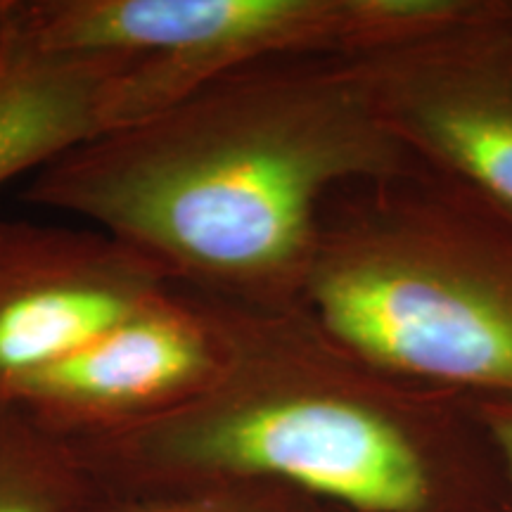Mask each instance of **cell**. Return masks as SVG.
<instances>
[{
	"label": "cell",
	"instance_id": "6",
	"mask_svg": "<svg viewBox=\"0 0 512 512\" xmlns=\"http://www.w3.org/2000/svg\"><path fill=\"white\" fill-rule=\"evenodd\" d=\"M221 363L209 302L174 285L29 377L3 406L69 441L100 439L174 413L216 380Z\"/></svg>",
	"mask_w": 512,
	"mask_h": 512
},
{
	"label": "cell",
	"instance_id": "1",
	"mask_svg": "<svg viewBox=\"0 0 512 512\" xmlns=\"http://www.w3.org/2000/svg\"><path fill=\"white\" fill-rule=\"evenodd\" d=\"M420 164L347 55L273 57L72 147L27 200L93 221L183 290L273 309L302 302L332 192Z\"/></svg>",
	"mask_w": 512,
	"mask_h": 512
},
{
	"label": "cell",
	"instance_id": "2",
	"mask_svg": "<svg viewBox=\"0 0 512 512\" xmlns=\"http://www.w3.org/2000/svg\"><path fill=\"white\" fill-rule=\"evenodd\" d=\"M204 299L223 339L219 375L164 418L72 441L100 486L259 479L344 512L508 508L501 458L472 396L389 373L302 302Z\"/></svg>",
	"mask_w": 512,
	"mask_h": 512
},
{
	"label": "cell",
	"instance_id": "3",
	"mask_svg": "<svg viewBox=\"0 0 512 512\" xmlns=\"http://www.w3.org/2000/svg\"><path fill=\"white\" fill-rule=\"evenodd\" d=\"M302 304L389 373L512 399V216L430 166L332 192Z\"/></svg>",
	"mask_w": 512,
	"mask_h": 512
},
{
	"label": "cell",
	"instance_id": "5",
	"mask_svg": "<svg viewBox=\"0 0 512 512\" xmlns=\"http://www.w3.org/2000/svg\"><path fill=\"white\" fill-rule=\"evenodd\" d=\"M510 3L486 0L453 27L347 57L418 162L512 216V67L498 41Z\"/></svg>",
	"mask_w": 512,
	"mask_h": 512
},
{
	"label": "cell",
	"instance_id": "4",
	"mask_svg": "<svg viewBox=\"0 0 512 512\" xmlns=\"http://www.w3.org/2000/svg\"><path fill=\"white\" fill-rule=\"evenodd\" d=\"M484 0H10V38L38 55L114 57V128L214 76L297 55H356L453 27Z\"/></svg>",
	"mask_w": 512,
	"mask_h": 512
},
{
	"label": "cell",
	"instance_id": "7",
	"mask_svg": "<svg viewBox=\"0 0 512 512\" xmlns=\"http://www.w3.org/2000/svg\"><path fill=\"white\" fill-rule=\"evenodd\" d=\"M174 285L105 230L0 221V406Z\"/></svg>",
	"mask_w": 512,
	"mask_h": 512
},
{
	"label": "cell",
	"instance_id": "13",
	"mask_svg": "<svg viewBox=\"0 0 512 512\" xmlns=\"http://www.w3.org/2000/svg\"><path fill=\"white\" fill-rule=\"evenodd\" d=\"M10 48V0H0V62Z\"/></svg>",
	"mask_w": 512,
	"mask_h": 512
},
{
	"label": "cell",
	"instance_id": "12",
	"mask_svg": "<svg viewBox=\"0 0 512 512\" xmlns=\"http://www.w3.org/2000/svg\"><path fill=\"white\" fill-rule=\"evenodd\" d=\"M498 41H501V48L505 57H508L510 67H512V3L505 15L501 17V22H498Z\"/></svg>",
	"mask_w": 512,
	"mask_h": 512
},
{
	"label": "cell",
	"instance_id": "8",
	"mask_svg": "<svg viewBox=\"0 0 512 512\" xmlns=\"http://www.w3.org/2000/svg\"><path fill=\"white\" fill-rule=\"evenodd\" d=\"M114 57L38 55L10 38L0 62V185L112 131Z\"/></svg>",
	"mask_w": 512,
	"mask_h": 512
},
{
	"label": "cell",
	"instance_id": "10",
	"mask_svg": "<svg viewBox=\"0 0 512 512\" xmlns=\"http://www.w3.org/2000/svg\"><path fill=\"white\" fill-rule=\"evenodd\" d=\"M81 512H344L292 486L219 479L150 489H107L95 482Z\"/></svg>",
	"mask_w": 512,
	"mask_h": 512
},
{
	"label": "cell",
	"instance_id": "11",
	"mask_svg": "<svg viewBox=\"0 0 512 512\" xmlns=\"http://www.w3.org/2000/svg\"><path fill=\"white\" fill-rule=\"evenodd\" d=\"M475 406L484 422V430L501 458L505 482H508L505 512H512V399H475Z\"/></svg>",
	"mask_w": 512,
	"mask_h": 512
},
{
	"label": "cell",
	"instance_id": "9",
	"mask_svg": "<svg viewBox=\"0 0 512 512\" xmlns=\"http://www.w3.org/2000/svg\"><path fill=\"white\" fill-rule=\"evenodd\" d=\"M93 491L72 441L0 406V512H81Z\"/></svg>",
	"mask_w": 512,
	"mask_h": 512
}]
</instances>
